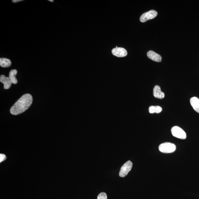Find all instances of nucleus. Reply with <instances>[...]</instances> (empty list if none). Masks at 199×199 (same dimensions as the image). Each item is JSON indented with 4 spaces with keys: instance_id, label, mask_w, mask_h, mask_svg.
Masks as SVG:
<instances>
[{
    "instance_id": "15",
    "label": "nucleus",
    "mask_w": 199,
    "mask_h": 199,
    "mask_svg": "<svg viewBox=\"0 0 199 199\" xmlns=\"http://www.w3.org/2000/svg\"><path fill=\"white\" fill-rule=\"evenodd\" d=\"M6 158L7 157L5 155L1 153L0 154V162L1 163L2 162L5 161Z\"/></svg>"
},
{
    "instance_id": "1",
    "label": "nucleus",
    "mask_w": 199,
    "mask_h": 199,
    "mask_svg": "<svg viewBox=\"0 0 199 199\" xmlns=\"http://www.w3.org/2000/svg\"><path fill=\"white\" fill-rule=\"evenodd\" d=\"M32 96L29 94H26L22 96L10 109V112L13 115H17L25 112L32 105Z\"/></svg>"
},
{
    "instance_id": "17",
    "label": "nucleus",
    "mask_w": 199,
    "mask_h": 199,
    "mask_svg": "<svg viewBox=\"0 0 199 199\" xmlns=\"http://www.w3.org/2000/svg\"><path fill=\"white\" fill-rule=\"evenodd\" d=\"M49 1L51 2H54V1H53V0H49Z\"/></svg>"
},
{
    "instance_id": "11",
    "label": "nucleus",
    "mask_w": 199,
    "mask_h": 199,
    "mask_svg": "<svg viewBox=\"0 0 199 199\" xmlns=\"http://www.w3.org/2000/svg\"><path fill=\"white\" fill-rule=\"evenodd\" d=\"M17 71L16 69L12 70L10 72L9 77L11 79L12 83L16 84L17 83V81L16 79L15 76L17 74Z\"/></svg>"
},
{
    "instance_id": "13",
    "label": "nucleus",
    "mask_w": 199,
    "mask_h": 199,
    "mask_svg": "<svg viewBox=\"0 0 199 199\" xmlns=\"http://www.w3.org/2000/svg\"><path fill=\"white\" fill-rule=\"evenodd\" d=\"M162 108L159 106H151L149 108L150 113H159L162 112Z\"/></svg>"
},
{
    "instance_id": "14",
    "label": "nucleus",
    "mask_w": 199,
    "mask_h": 199,
    "mask_svg": "<svg viewBox=\"0 0 199 199\" xmlns=\"http://www.w3.org/2000/svg\"><path fill=\"white\" fill-rule=\"evenodd\" d=\"M107 197L105 192H101L98 195L97 197V199H107Z\"/></svg>"
},
{
    "instance_id": "12",
    "label": "nucleus",
    "mask_w": 199,
    "mask_h": 199,
    "mask_svg": "<svg viewBox=\"0 0 199 199\" xmlns=\"http://www.w3.org/2000/svg\"><path fill=\"white\" fill-rule=\"evenodd\" d=\"M11 61L9 59L6 58L0 59V65L2 67H7L11 66Z\"/></svg>"
},
{
    "instance_id": "5",
    "label": "nucleus",
    "mask_w": 199,
    "mask_h": 199,
    "mask_svg": "<svg viewBox=\"0 0 199 199\" xmlns=\"http://www.w3.org/2000/svg\"><path fill=\"white\" fill-rule=\"evenodd\" d=\"M157 12L155 10H151L148 12H145L142 15L140 18V21L141 22H144L147 20L152 19L157 17Z\"/></svg>"
},
{
    "instance_id": "4",
    "label": "nucleus",
    "mask_w": 199,
    "mask_h": 199,
    "mask_svg": "<svg viewBox=\"0 0 199 199\" xmlns=\"http://www.w3.org/2000/svg\"><path fill=\"white\" fill-rule=\"evenodd\" d=\"M132 167V162L130 161L126 162L121 168L119 173L120 177H124L126 176L128 174L129 172L131 171Z\"/></svg>"
},
{
    "instance_id": "7",
    "label": "nucleus",
    "mask_w": 199,
    "mask_h": 199,
    "mask_svg": "<svg viewBox=\"0 0 199 199\" xmlns=\"http://www.w3.org/2000/svg\"><path fill=\"white\" fill-rule=\"evenodd\" d=\"M147 56L149 59L157 62H161L162 57L159 54H157L153 51H149L147 52Z\"/></svg>"
},
{
    "instance_id": "10",
    "label": "nucleus",
    "mask_w": 199,
    "mask_h": 199,
    "mask_svg": "<svg viewBox=\"0 0 199 199\" xmlns=\"http://www.w3.org/2000/svg\"><path fill=\"white\" fill-rule=\"evenodd\" d=\"M190 102L193 108L199 113V99L196 97L191 98Z\"/></svg>"
},
{
    "instance_id": "3",
    "label": "nucleus",
    "mask_w": 199,
    "mask_h": 199,
    "mask_svg": "<svg viewBox=\"0 0 199 199\" xmlns=\"http://www.w3.org/2000/svg\"><path fill=\"white\" fill-rule=\"evenodd\" d=\"M171 132L172 135L176 138L182 139L186 138V133L179 127L176 126L172 127L171 129Z\"/></svg>"
},
{
    "instance_id": "2",
    "label": "nucleus",
    "mask_w": 199,
    "mask_h": 199,
    "mask_svg": "<svg viewBox=\"0 0 199 199\" xmlns=\"http://www.w3.org/2000/svg\"><path fill=\"white\" fill-rule=\"evenodd\" d=\"M159 150L164 153H171L174 152L176 149V146L174 143L165 142L162 143L159 146Z\"/></svg>"
},
{
    "instance_id": "8",
    "label": "nucleus",
    "mask_w": 199,
    "mask_h": 199,
    "mask_svg": "<svg viewBox=\"0 0 199 199\" xmlns=\"http://www.w3.org/2000/svg\"><path fill=\"white\" fill-rule=\"evenodd\" d=\"M0 82L4 84V89H8L11 87L12 83L9 77H6L4 75H1L0 76Z\"/></svg>"
},
{
    "instance_id": "6",
    "label": "nucleus",
    "mask_w": 199,
    "mask_h": 199,
    "mask_svg": "<svg viewBox=\"0 0 199 199\" xmlns=\"http://www.w3.org/2000/svg\"><path fill=\"white\" fill-rule=\"evenodd\" d=\"M112 53L113 55L118 57H123L127 56V50L124 48L122 47H118L112 49Z\"/></svg>"
},
{
    "instance_id": "16",
    "label": "nucleus",
    "mask_w": 199,
    "mask_h": 199,
    "mask_svg": "<svg viewBox=\"0 0 199 199\" xmlns=\"http://www.w3.org/2000/svg\"><path fill=\"white\" fill-rule=\"evenodd\" d=\"M22 0H13L12 1V2L13 3H17L18 2L22 1Z\"/></svg>"
},
{
    "instance_id": "9",
    "label": "nucleus",
    "mask_w": 199,
    "mask_h": 199,
    "mask_svg": "<svg viewBox=\"0 0 199 199\" xmlns=\"http://www.w3.org/2000/svg\"><path fill=\"white\" fill-rule=\"evenodd\" d=\"M153 94L154 97L159 99H163L165 97V94L161 91V87L159 86L156 85L153 88Z\"/></svg>"
}]
</instances>
